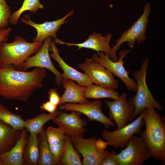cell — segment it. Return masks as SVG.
Segmentation results:
<instances>
[{"label":"cell","mask_w":165,"mask_h":165,"mask_svg":"<svg viewBox=\"0 0 165 165\" xmlns=\"http://www.w3.org/2000/svg\"><path fill=\"white\" fill-rule=\"evenodd\" d=\"M47 75L45 68L26 72L10 65L0 68V97L9 100L27 101L36 90L42 88Z\"/></svg>","instance_id":"cell-1"},{"label":"cell","mask_w":165,"mask_h":165,"mask_svg":"<svg viewBox=\"0 0 165 165\" xmlns=\"http://www.w3.org/2000/svg\"><path fill=\"white\" fill-rule=\"evenodd\" d=\"M142 119L145 130L140 133L152 157L165 164V118L161 117L153 107L146 108Z\"/></svg>","instance_id":"cell-2"},{"label":"cell","mask_w":165,"mask_h":165,"mask_svg":"<svg viewBox=\"0 0 165 165\" xmlns=\"http://www.w3.org/2000/svg\"><path fill=\"white\" fill-rule=\"evenodd\" d=\"M2 42L0 45V66L10 65L15 69L24 71L26 60L39 50L42 43L29 42L24 38L16 36L10 43Z\"/></svg>","instance_id":"cell-3"},{"label":"cell","mask_w":165,"mask_h":165,"mask_svg":"<svg viewBox=\"0 0 165 165\" xmlns=\"http://www.w3.org/2000/svg\"><path fill=\"white\" fill-rule=\"evenodd\" d=\"M149 64L148 59L146 58L143 60L139 70L132 73L137 86L136 94L129 100L135 106L133 119L149 107H153L159 111L163 109L161 104L153 96L146 84V77Z\"/></svg>","instance_id":"cell-4"},{"label":"cell","mask_w":165,"mask_h":165,"mask_svg":"<svg viewBox=\"0 0 165 165\" xmlns=\"http://www.w3.org/2000/svg\"><path fill=\"white\" fill-rule=\"evenodd\" d=\"M151 4L148 2L145 5L143 13L140 17L127 30L124 31L120 37L115 41L116 44L112 47L114 53H116L120 46L125 42H127L128 46L132 48L136 42L138 44L145 41L146 39L145 35L146 28L148 24V17L151 11Z\"/></svg>","instance_id":"cell-5"},{"label":"cell","mask_w":165,"mask_h":165,"mask_svg":"<svg viewBox=\"0 0 165 165\" xmlns=\"http://www.w3.org/2000/svg\"><path fill=\"white\" fill-rule=\"evenodd\" d=\"M152 157L146 143L141 137L133 136L125 149L117 154L120 165H142Z\"/></svg>","instance_id":"cell-6"},{"label":"cell","mask_w":165,"mask_h":165,"mask_svg":"<svg viewBox=\"0 0 165 165\" xmlns=\"http://www.w3.org/2000/svg\"><path fill=\"white\" fill-rule=\"evenodd\" d=\"M130 51L128 49H124L119 51L118 60L116 61L112 60L108 55L101 52L94 54L92 59L120 79L128 90L136 92L137 87L136 82L129 77L127 71L123 66V59Z\"/></svg>","instance_id":"cell-7"},{"label":"cell","mask_w":165,"mask_h":165,"mask_svg":"<svg viewBox=\"0 0 165 165\" xmlns=\"http://www.w3.org/2000/svg\"><path fill=\"white\" fill-rule=\"evenodd\" d=\"M144 112V111L136 119L121 129L112 131L102 130L101 135L107 141L108 145L115 148H125L130 138L141 132L144 124L142 118Z\"/></svg>","instance_id":"cell-8"},{"label":"cell","mask_w":165,"mask_h":165,"mask_svg":"<svg viewBox=\"0 0 165 165\" xmlns=\"http://www.w3.org/2000/svg\"><path fill=\"white\" fill-rule=\"evenodd\" d=\"M67 135L75 149L82 156L83 165H101L110 152L107 150L102 152L97 150L95 145V142L97 139L96 136L85 139L79 136Z\"/></svg>","instance_id":"cell-9"},{"label":"cell","mask_w":165,"mask_h":165,"mask_svg":"<svg viewBox=\"0 0 165 165\" xmlns=\"http://www.w3.org/2000/svg\"><path fill=\"white\" fill-rule=\"evenodd\" d=\"M127 96L124 93L112 101H104L109 108L108 118L116 122L117 129L124 127L129 121L133 119L135 106L132 102L127 100Z\"/></svg>","instance_id":"cell-10"},{"label":"cell","mask_w":165,"mask_h":165,"mask_svg":"<svg viewBox=\"0 0 165 165\" xmlns=\"http://www.w3.org/2000/svg\"><path fill=\"white\" fill-rule=\"evenodd\" d=\"M95 84L114 89L119 87L117 80L113 74L102 65L92 59L86 58L84 62L78 65Z\"/></svg>","instance_id":"cell-11"},{"label":"cell","mask_w":165,"mask_h":165,"mask_svg":"<svg viewBox=\"0 0 165 165\" xmlns=\"http://www.w3.org/2000/svg\"><path fill=\"white\" fill-rule=\"evenodd\" d=\"M102 106L101 101L97 100L83 104L65 103L59 106V108L65 111L73 110L83 114L87 117L88 120L97 121L107 129L115 127L116 123L103 113Z\"/></svg>","instance_id":"cell-12"},{"label":"cell","mask_w":165,"mask_h":165,"mask_svg":"<svg viewBox=\"0 0 165 165\" xmlns=\"http://www.w3.org/2000/svg\"><path fill=\"white\" fill-rule=\"evenodd\" d=\"M53 38L50 36L46 38L41 47L35 54L29 57L25 61L24 71L32 67L46 68L51 71L55 76V81L58 86L62 85V74L60 72L53 64L49 53V46Z\"/></svg>","instance_id":"cell-13"},{"label":"cell","mask_w":165,"mask_h":165,"mask_svg":"<svg viewBox=\"0 0 165 165\" xmlns=\"http://www.w3.org/2000/svg\"><path fill=\"white\" fill-rule=\"evenodd\" d=\"M70 111V114L61 111L52 120L65 134L83 137L86 131L84 127L86 126L87 122L81 118V113L75 111Z\"/></svg>","instance_id":"cell-14"},{"label":"cell","mask_w":165,"mask_h":165,"mask_svg":"<svg viewBox=\"0 0 165 165\" xmlns=\"http://www.w3.org/2000/svg\"><path fill=\"white\" fill-rule=\"evenodd\" d=\"M112 36L111 33L103 36L101 34L95 32L89 35L88 38L84 42L78 43H70L65 42L58 38L54 42L60 44L66 45L68 46H75L78 50L82 48L92 49L97 52H101L108 56L111 59L114 61H118V57L115 54L112 47L110 45V39Z\"/></svg>","instance_id":"cell-15"},{"label":"cell","mask_w":165,"mask_h":165,"mask_svg":"<svg viewBox=\"0 0 165 165\" xmlns=\"http://www.w3.org/2000/svg\"><path fill=\"white\" fill-rule=\"evenodd\" d=\"M74 12L70 11L63 17L57 20L51 21H46L41 24L36 23L33 21L30 16L25 14L24 17L20 19L21 21L26 25L34 27L36 30L37 35L33 39V42L42 43L45 40L50 36H52L55 40L56 37V33L61 26L66 23V19L72 15Z\"/></svg>","instance_id":"cell-16"},{"label":"cell","mask_w":165,"mask_h":165,"mask_svg":"<svg viewBox=\"0 0 165 165\" xmlns=\"http://www.w3.org/2000/svg\"><path fill=\"white\" fill-rule=\"evenodd\" d=\"M52 52L50 54L51 58L58 63L63 72L62 77L76 81L79 85L87 87L93 84L91 79L85 73H82L68 65L62 59L59 54V50L55 42L51 40L49 46V51Z\"/></svg>","instance_id":"cell-17"},{"label":"cell","mask_w":165,"mask_h":165,"mask_svg":"<svg viewBox=\"0 0 165 165\" xmlns=\"http://www.w3.org/2000/svg\"><path fill=\"white\" fill-rule=\"evenodd\" d=\"M62 85L65 90L61 97L59 106L65 103L83 104L90 101L84 95L86 87L77 84L74 81L65 77L62 78Z\"/></svg>","instance_id":"cell-18"},{"label":"cell","mask_w":165,"mask_h":165,"mask_svg":"<svg viewBox=\"0 0 165 165\" xmlns=\"http://www.w3.org/2000/svg\"><path fill=\"white\" fill-rule=\"evenodd\" d=\"M28 131L24 128L20 137L15 145L9 151L0 153V159L4 165H23L24 164L23 154L28 139Z\"/></svg>","instance_id":"cell-19"},{"label":"cell","mask_w":165,"mask_h":165,"mask_svg":"<svg viewBox=\"0 0 165 165\" xmlns=\"http://www.w3.org/2000/svg\"><path fill=\"white\" fill-rule=\"evenodd\" d=\"M46 134L50 149L58 164L62 153L66 135L59 127L51 126L46 130Z\"/></svg>","instance_id":"cell-20"},{"label":"cell","mask_w":165,"mask_h":165,"mask_svg":"<svg viewBox=\"0 0 165 165\" xmlns=\"http://www.w3.org/2000/svg\"><path fill=\"white\" fill-rule=\"evenodd\" d=\"M21 130L15 129L0 120V153L13 147L20 137Z\"/></svg>","instance_id":"cell-21"},{"label":"cell","mask_w":165,"mask_h":165,"mask_svg":"<svg viewBox=\"0 0 165 165\" xmlns=\"http://www.w3.org/2000/svg\"><path fill=\"white\" fill-rule=\"evenodd\" d=\"M23 154L24 163L29 165L38 164L39 147L38 135L30 134L25 146Z\"/></svg>","instance_id":"cell-22"},{"label":"cell","mask_w":165,"mask_h":165,"mask_svg":"<svg viewBox=\"0 0 165 165\" xmlns=\"http://www.w3.org/2000/svg\"><path fill=\"white\" fill-rule=\"evenodd\" d=\"M38 135L39 147L38 164L39 165L57 164L50 149L46 138V130L44 127Z\"/></svg>","instance_id":"cell-23"},{"label":"cell","mask_w":165,"mask_h":165,"mask_svg":"<svg viewBox=\"0 0 165 165\" xmlns=\"http://www.w3.org/2000/svg\"><path fill=\"white\" fill-rule=\"evenodd\" d=\"M61 111H57L53 113H42L37 116L24 120V128L30 134L38 135L47 122L57 116Z\"/></svg>","instance_id":"cell-24"},{"label":"cell","mask_w":165,"mask_h":165,"mask_svg":"<svg viewBox=\"0 0 165 165\" xmlns=\"http://www.w3.org/2000/svg\"><path fill=\"white\" fill-rule=\"evenodd\" d=\"M66 135L61 158L58 164L61 165H82L79 152L75 149L70 138Z\"/></svg>","instance_id":"cell-25"},{"label":"cell","mask_w":165,"mask_h":165,"mask_svg":"<svg viewBox=\"0 0 165 165\" xmlns=\"http://www.w3.org/2000/svg\"><path fill=\"white\" fill-rule=\"evenodd\" d=\"M84 95L87 99L98 100L103 98H110L114 100L116 99L119 94L115 89L93 84L86 87Z\"/></svg>","instance_id":"cell-26"},{"label":"cell","mask_w":165,"mask_h":165,"mask_svg":"<svg viewBox=\"0 0 165 165\" xmlns=\"http://www.w3.org/2000/svg\"><path fill=\"white\" fill-rule=\"evenodd\" d=\"M0 120L15 129L22 130L24 128V120L21 116L13 113L0 103Z\"/></svg>","instance_id":"cell-27"},{"label":"cell","mask_w":165,"mask_h":165,"mask_svg":"<svg viewBox=\"0 0 165 165\" xmlns=\"http://www.w3.org/2000/svg\"><path fill=\"white\" fill-rule=\"evenodd\" d=\"M39 9H44L43 6L40 3L39 0H24L21 7L12 13L9 22L13 25H16L24 12L29 11L35 13Z\"/></svg>","instance_id":"cell-28"},{"label":"cell","mask_w":165,"mask_h":165,"mask_svg":"<svg viewBox=\"0 0 165 165\" xmlns=\"http://www.w3.org/2000/svg\"><path fill=\"white\" fill-rule=\"evenodd\" d=\"M12 14L11 8L6 0H0V29L8 26Z\"/></svg>","instance_id":"cell-29"},{"label":"cell","mask_w":165,"mask_h":165,"mask_svg":"<svg viewBox=\"0 0 165 165\" xmlns=\"http://www.w3.org/2000/svg\"><path fill=\"white\" fill-rule=\"evenodd\" d=\"M117 154L115 150L112 151L104 160L101 165H120Z\"/></svg>","instance_id":"cell-30"},{"label":"cell","mask_w":165,"mask_h":165,"mask_svg":"<svg viewBox=\"0 0 165 165\" xmlns=\"http://www.w3.org/2000/svg\"><path fill=\"white\" fill-rule=\"evenodd\" d=\"M49 101L54 105L59 106L61 102V97L55 88L51 89L47 92Z\"/></svg>","instance_id":"cell-31"},{"label":"cell","mask_w":165,"mask_h":165,"mask_svg":"<svg viewBox=\"0 0 165 165\" xmlns=\"http://www.w3.org/2000/svg\"><path fill=\"white\" fill-rule=\"evenodd\" d=\"M58 107L49 101L42 103L40 108L42 110L46 111L50 113H53L57 111Z\"/></svg>","instance_id":"cell-32"},{"label":"cell","mask_w":165,"mask_h":165,"mask_svg":"<svg viewBox=\"0 0 165 165\" xmlns=\"http://www.w3.org/2000/svg\"><path fill=\"white\" fill-rule=\"evenodd\" d=\"M108 144L107 142H105L101 138L97 139L95 142V145L97 150L100 152L105 151Z\"/></svg>","instance_id":"cell-33"},{"label":"cell","mask_w":165,"mask_h":165,"mask_svg":"<svg viewBox=\"0 0 165 165\" xmlns=\"http://www.w3.org/2000/svg\"><path fill=\"white\" fill-rule=\"evenodd\" d=\"M12 30L11 28L0 29V45L2 42L7 41L8 39L7 36Z\"/></svg>","instance_id":"cell-34"},{"label":"cell","mask_w":165,"mask_h":165,"mask_svg":"<svg viewBox=\"0 0 165 165\" xmlns=\"http://www.w3.org/2000/svg\"><path fill=\"white\" fill-rule=\"evenodd\" d=\"M0 165H4L3 162L1 159H0Z\"/></svg>","instance_id":"cell-35"}]
</instances>
